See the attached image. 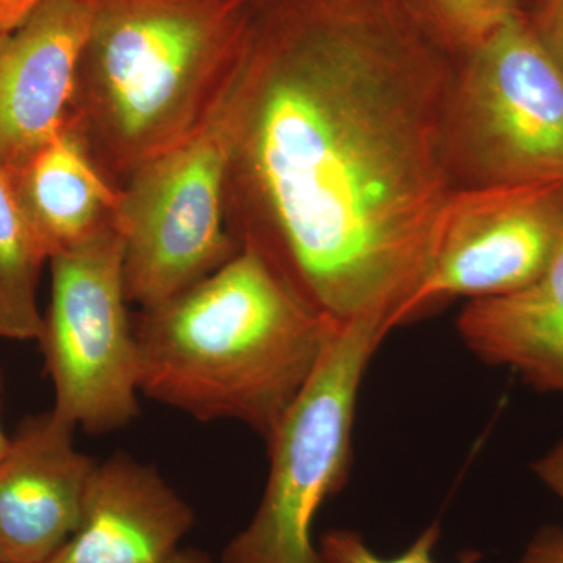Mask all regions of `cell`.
Here are the masks:
<instances>
[{"instance_id": "cell-1", "label": "cell", "mask_w": 563, "mask_h": 563, "mask_svg": "<svg viewBox=\"0 0 563 563\" xmlns=\"http://www.w3.org/2000/svg\"><path fill=\"white\" fill-rule=\"evenodd\" d=\"M454 55L407 0H252L221 103L225 222L322 317L399 320L455 190Z\"/></svg>"}, {"instance_id": "cell-2", "label": "cell", "mask_w": 563, "mask_h": 563, "mask_svg": "<svg viewBox=\"0 0 563 563\" xmlns=\"http://www.w3.org/2000/svg\"><path fill=\"white\" fill-rule=\"evenodd\" d=\"M339 324L240 246L206 279L133 318L140 390L198 421L242 422L266 442Z\"/></svg>"}, {"instance_id": "cell-3", "label": "cell", "mask_w": 563, "mask_h": 563, "mask_svg": "<svg viewBox=\"0 0 563 563\" xmlns=\"http://www.w3.org/2000/svg\"><path fill=\"white\" fill-rule=\"evenodd\" d=\"M251 7L252 0H96L69 124L117 187L220 110Z\"/></svg>"}, {"instance_id": "cell-4", "label": "cell", "mask_w": 563, "mask_h": 563, "mask_svg": "<svg viewBox=\"0 0 563 563\" xmlns=\"http://www.w3.org/2000/svg\"><path fill=\"white\" fill-rule=\"evenodd\" d=\"M388 332L374 318L340 322L309 383L266 440L269 472L261 504L225 544L221 563H321L314 520L350 477L358 393Z\"/></svg>"}, {"instance_id": "cell-5", "label": "cell", "mask_w": 563, "mask_h": 563, "mask_svg": "<svg viewBox=\"0 0 563 563\" xmlns=\"http://www.w3.org/2000/svg\"><path fill=\"white\" fill-rule=\"evenodd\" d=\"M444 162L454 188L563 181V70L523 14L455 65Z\"/></svg>"}, {"instance_id": "cell-6", "label": "cell", "mask_w": 563, "mask_h": 563, "mask_svg": "<svg viewBox=\"0 0 563 563\" xmlns=\"http://www.w3.org/2000/svg\"><path fill=\"white\" fill-rule=\"evenodd\" d=\"M52 295L38 342L54 412L92 435L141 413L140 361L125 295L124 246L114 228L51 257Z\"/></svg>"}, {"instance_id": "cell-7", "label": "cell", "mask_w": 563, "mask_h": 563, "mask_svg": "<svg viewBox=\"0 0 563 563\" xmlns=\"http://www.w3.org/2000/svg\"><path fill=\"white\" fill-rule=\"evenodd\" d=\"M228 162L220 107L190 139L125 181L117 225L129 303L147 309L168 301L239 252L225 222Z\"/></svg>"}, {"instance_id": "cell-8", "label": "cell", "mask_w": 563, "mask_h": 563, "mask_svg": "<svg viewBox=\"0 0 563 563\" xmlns=\"http://www.w3.org/2000/svg\"><path fill=\"white\" fill-rule=\"evenodd\" d=\"M563 233V181L455 188L437 221L431 262L399 325L454 298L521 290Z\"/></svg>"}, {"instance_id": "cell-9", "label": "cell", "mask_w": 563, "mask_h": 563, "mask_svg": "<svg viewBox=\"0 0 563 563\" xmlns=\"http://www.w3.org/2000/svg\"><path fill=\"white\" fill-rule=\"evenodd\" d=\"M96 0H41L0 33V163L13 173L69 122Z\"/></svg>"}, {"instance_id": "cell-10", "label": "cell", "mask_w": 563, "mask_h": 563, "mask_svg": "<svg viewBox=\"0 0 563 563\" xmlns=\"http://www.w3.org/2000/svg\"><path fill=\"white\" fill-rule=\"evenodd\" d=\"M54 410L27 418L0 459V562L46 563L79 529L98 462Z\"/></svg>"}, {"instance_id": "cell-11", "label": "cell", "mask_w": 563, "mask_h": 563, "mask_svg": "<svg viewBox=\"0 0 563 563\" xmlns=\"http://www.w3.org/2000/svg\"><path fill=\"white\" fill-rule=\"evenodd\" d=\"M195 520L155 466L117 453L96 465L79 529L46 563H158L179 550Z\"/></svg>"}, {"instance_id": "cell-12", "label": "cell", "mask_w": 563, "mask_h": 563, "mask_svg": "<svg viewBox=\"0 0 563 563\" xmlns=\"http://www.w3.org/2000/svg\"><path fill=\"white\" fill-rule=\"evenodd\" d=\"M457 331L481 361L512 369L537 390L563 393V233L532 284L472 299L459 314Z\"/></svg>"}, {"instance_id": "cell-13", "label": "cell", "mask_w": 563, "mask_h": 563, "mask_svg": "<svg viewBox=\"0 0 563 563\" xmlns=\"http://www.w3.org/2000/svg\"><path fill=\"white\" fill-rule=\"evenodd\" d=\"M10 176L49 261L117 225L121 188L69 122Z\"/></svg>"}, {"instance_id": "cell-14", "label": "cell", "mask_w": 563, "mask_h": 563, "mask_svg": "<svg viewBox=\"0 0 563 563\" xmlns=\"http://www.w3.org/2000/svg\"><path fill=\"white\" fill-rule=\"evenodd\" d=\"M49 254L22 210L9 169L0 163V339L38 340V287Z\"/></svg>"}, {"instance_id": "cell-15", "label": "cell", "mask_w": 563, "mask_h": 563, "mask_svg": "<svg viewBox=\"0 0 563 563\" xmlns=\"http://www.w3.org/2000/svg\"><path fill=\"white\" fill-rule=\"evenodd\" d=\"M407 3L433 38L459 57L521 14L518 0H407Z\"/></svg>"}, {"instance_id": "cell-16", "label": "cell", "mask_w": 563, "mask_h": 563, "mask_svg": "<svg viewBox=\"0 0 563 563\" xmlns=\"http://www.w3.org/2000/svg\"><path fill=\"white\" fill-rule=\"evenodd\" d=\"M440 540V526L433 523L418 536L407 550L395 558H383L374 553L361 533L351 529H331L318 543L321 563H437L433 550ZM481 554L465 551L457 563H477Z\"/></svg>"}, {"instance_id": "cell-17", "label": "cell", "mask_w": 563, "mask_h": 563, "mask_svg": "<svg viewBox=\"0 0 563 563\" xmlns=\"http://www.w3.org/2000/svg\"><path fill=\"white\" fill-rule=\"evenodd\" d=\"M532 25L544 49L563 70V0L543 2V9Z\"/></svg>"}, {"instance_id": "cell-18", "label": "cell", "mask_w": 563, "mask_h": 563, "mask_svg": "<svg viewBox=\"0 0 563 563\" xmlns=\"http://www.w3.org/2000/svg\"><path fill=\"white\" fill-rule=\"evenodd\" d=\"M520 563H563V528L544 526L526 547Z\"/></svg>"}, {"instance_id": "cell-19", "label": "cell", "mask_w": 563, "mask_h": 563, "mask_svg": "<svg viewBox=\"0 0 563 563\" xmlns=\"http://www.w3.org/2000/svg\"><path fill=\"white\" fill-rule=\"evenodd\" d=\"M533 472L563 501V439L533 463Z\"/></svg>"}, {"instance_id": "cell-20", "label": "cell", "mask_w": 563, "mask_h": 563, "mask_svg": "<svg viewBox=\"0 0 563 563\" xmlns=\"http://www.w3.org/2000/svg\"><path fill=\"white\" fill-rule=\"evenodd\" d=\"M41 0H0V33L18 27Z\"/></svg>"}, {"instance_id": "cell-21", "label": "cell", "mask_w": 563, "mask_h": 563, "mask_svg": "<svg viewBox=\"0 0 563 563\" xmlns=\"http://www.w3.org/2000/svg\"><path fill=\"white\" fill-rule=\"evenodd\" d=\"M158 563H217L206 551L198 548H179Z\"/></svg>"}, {"instance_id": "cell-22", "label": "cell", "mask_w": 563, "mask_h": 563, "mask_svg": "<svg viewBox=\"0 0 563 563\" xmlns=\"http://www.w3.org/2000/svg\"><path fill=\"white\" fill-rule=\"evenodd\" d=\"M11 437L7 435L5 431H3V422H2V377H0V459L3 457V454L7 453L10 446Z\"/></svg>"}, {"instance_id": "cell-23", "label": "cell", "mask_w": 563, "mask_h": 563, "mask_svg": "<svg viewBox=\"0 0 563 563\" xmlns=\"http://www.w3.org/2000/svg\"><path fill=\"white\" fill-rule=\"evenodd\" d=\"M543 2H547V0H543Z\"/></svg>"}, {"instance_id": "cell-24", "label": "cell", "mask_w": 563, "mask_h": 563, "mask_svg": "<svg viewBox=\"0 0 563 563\" xmlns=\"http://www.w3.org/2000/svg\"><path fill=\"white\" fill-rule=\"evenodd\" d=\"M0 563H2V562H0Z\"/></svg>"}]
</instances>
